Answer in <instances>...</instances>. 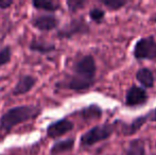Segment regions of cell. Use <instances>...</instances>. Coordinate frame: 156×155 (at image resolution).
<instances>
[{
  "label": "cell",
  "instance_id": "obj_9",
  "mask_svg": "<svg viewBox=\"0 0 156 155\" xmlns=\"http://www.w3.org/2000/svg\"><path fill=\"white\" fill-rule=\"evenodd\" d=\"M37 83V79L32 75H21L18 78V81L12 89L13 96H23L29 93L35 87Z\"/></svg>",
  "mask_w": 156,
  "mask_h": 155
},
{
  "label": "cell",
  "instance_id": "obj_15",
  "mask_svg": "<svg viewBox=\"0 0 156 155\" xmlns=\"http://www.w3.org/2000/svg\"><path fill=\"white\" fill-rule=\"evenodd\" d=\"M124 155H147L144 141L140 138L131 140L124 150Z\"/></svg>",
  "mask_w": 156,
  "mask_h": 155
},
{
  "label": "cell",
  "instance_id": "obj_3",
  "mask_svg": "<svg viewBox=\"0 0 156 155\" xmlns=\"http://www.w3.org/2000/svg\"><path fill=\"white\" fill-rule=\"evenodd\" d=\"M114 132H115V124L103 123L94 125L81 136L80 146L83 148L93 147L96 143L108 139Z\"/></svg>",
  "mask_w": 156,
  "mask_h": 155
},
{
  "label": "cell",
  "instance_id": "obj_14",
  "mask_svg": "<svg viewBox=\"0 0 156 155\" xmlns=\"http://www.w3.org/2000/svg\"><path fill=\"white\" fill-rule=\"evenodd\" d=\"M103 111L97 104H90V105L83 107L82 110L79 111V115L84 120H98L102 117Z\"/></svg>",
  "mask_w": 156,
  "mask_h": 155
},
{
  "label": "cell",
  "instance_id": "obj_2",
  "mask_svg": "<svg viewBox=\"0 0 156 155\" xmlns=\"http://www.w3.org/2000/svg\"><path fill=\"white\" fill-rule=\"evenodd\" d=\"M41 112L43 108L34 104L17 105L9 108L0 117V130L3 132H10L18 124L36 119L41 116Z\"/></svg>",
  "mask_w": 156,
  "mask_h": 155
},
{
  "label": "cell",
  "instance_id": "obj_11",
  "mask_svg": "<svg viewBox=\"0 0 156 155\" xmlns=\"http://www.w3.org/2000/svg\"><path fill=\"white\" fill-rule=\"evenodd\" d=\"M148 120H149V113L146 115H142V116L135 118L131 123L129 124L124 123L123 126H122V134L125 135V136H131V135L136 134L147 123Z\"/></svg>",
  "mask_w": 156,
  "mask_h": 155
},
{
  "label": "cell",
  "instance_id": "obj_22",
  "mask_svg": "<svg viewBox=\"0 0 156 155\" xmlns=\"http://www.w3.org/2000/svg\"><path fill=\"white\" fill-rule=\"evenodd\" d=\"M149 120H151V121H156V108H154V110L149 113Z\"/></svg>",
  "mask_w": 156,
  "mask_h": 155
},
{
  "label": "cell",
  "instance_id": "obj_23",
  "mask_svg": "<svg viewBox=\"0 0 156 155\" xmlns=\"http://www.w3.org/2000/svg\"><path fill=\"white\" fill-rule=\"evenodd\" d=\"M152 21H153V23H156V14L154 15V16L152 17Z\"/></svg>",
  "mask_w": 156,
  "mask_h": 155
},
{
  "label": "cell",
  "instance_id": "obj_19",
  "mask_svg": "<svg viewBox=\"0 0 156 155\" xmlns=\"http://www.w3.org/2000/svg\"><path fill=\"white\" fill-rule=\"evenodd\" d=\"M86 3L87 2L85 1V0H67V1H66L68 11H69L71 14L82 10V9L86 5Z\"/></svg>",
  "mask_w": 156,
  "mask_h": 155
},
{
  "label": "cell",
  "instance_id": "obj_12",
  "mask_svg": "<svg viewBox=\"0 0 156 155\" xmlns=\"http://www.w3.org/2000/svg\"><path fill=\"white\" fill-rule=\"evenodd\" d=\"M76 145V139L74 138H67L64 140L56 141L50 149V155H60L63 153H67L73 150Z\"/></svg>",
  "mask_w": 156,
  "mask_h": 155
},
{
  "label": "cell",
  "instance_id": "obj_5",
  "mask_svg": "<svg viewBox=\"0 0 156 155\" xmlns=\"http://www.w3.org/2000/svg\"><path fill=\"white\" fill-rule=\"evenodd\" d=\"M133 55L136 60H156V39L150 35L136 41L133 49Z\"/></svg>",
  "mask_w": 156,
  "mask_h": 155
},
{
  "label": "cell",
  "instance_id": "obj_18",
  "mask_svg": "<svg viewBox=\"0 0 156 155\" xmlns=\"http://www.w3.org/2000/svg\"><path fill=\"white\" fill-rule=\"evenodd\" d=\"M12 47L11 46H4L0 50V67L9 64L12 60Z\"/></svg>",
  "mask_w": 156,
  "mask_h": 155
},
{
  "label": "cell",
  "instance_id": "obj_6",
  "mask_svg": "<svg viewBox=\"0 0 156 155\" xmlns=\"http://www.w3.org/2000/svg\"><path fill=\"white\" fill-rule=\"evenodd\" d=\"M32 27L41 32H50L55 30L60 26V20L53 14L34 15L30 20Z\"/></svg>",
  "mask_w": 156,
  "mask_h": 155
},
{
  "label": "cell",
  "instance_id": "obj_24",
  "mask_svg": "<svg viewBox=\"0 0 156 155\" xmlns=\"http://www.w3.org/2000/svg\"><path fill=\"white\" fill-rule=\"evenodd\" d=\"M155 147H156V143H155Z\"/></svg>",
  "mask_w": 156,
  "mask_h": 155
},
{
  "label": "cell",
  "instance_id": "obj_10",
  "mask_svg": "<svg viewBox=\"0 0 156 155\" xmlns=\"http://www.w3.org/2000/svg\"><path fill=\"white\" fill-rule=\"evenodd\" d=\"M29 49L33 52H36L39 54H49L55 51L56 46L53 43H49L44 39L33 38L31 43L29 44Z\"/></svg>",
  "mask_w": 156,
  "mask_h": 155
},
{
  "label": "cell",
  "instance_id": "obj_17",
  "mask_svg": "<svg viewBox=\"0 0 156 155\" xmlns=\"http://www.w3.org/2000/svg\"><path fill=\"white\" fill-rule=\"evenodd\" d=\"M100 3L111 11H118L129 3L127 0H100Z\"/></svg>",
  "mask_w": 156,
  "mask_h": 155
},
{
  "label": "cell",
  "instance_id": "obj_4",
  "mask_svg": "<svg viewBox=\"0 0 156 155\" xmlns=\"http://www.w3.org/2000/svg\"><path fill=\"white\" fill-rule=\"evenodd\" d=\"M90 33V27L83 16L72 18L69 23L58 30L56 36L60 39H70L76 35H86Z\"/></svg>",
  "mask_w": 156,
  "mask_h": 155
},
{
  "label": "cell",
  "instance_id": "obj_20",
  "mask_svg": "<svg viewBox=\"0 0 156 155\" xmlns=\"http://www.w3.org/2000/svg\"><path fill=\"white\" fill-rule=\"evenodd\" d=\"M89 17L96 23H101L105 18V11L101 8H93L89 11Z\"/></svg>",
  "mask_w": 156,
  "mask_h": 155
},
{
  "label": "cell",
  "instance_id": "obj_8",
  "mask_svg": "<svg viewBox=\"0 0 156 155\" xmlns=\"http://www.w3.org/2000/svg\"><path fill=\"white\" fill-rule=\"evenodd\" d=\"M148 93L144 87L132 85L125 93L124 104L127 107H136V106L144 105L148 101Z\"/></svg>",
  "mask_w": 156,
  "mask_h": 155
},
{
  "label": "cell",
  "instance_id": "obj_21",
  "mask_svg": "<svg viewBox=\"0 0 156 155\" xmlns=\"http://www.w3.org/2000/svg\"><path fill=\"white\" fill-rule=\"evenodd\" d=\"M14 4L13 0H0V9L1 10H6L10 6H12Z\"/></svg>",
  "mask_w": 156,
  "mask_h": 155
},
{
  "label": "cell",
  "instance_id": "obj_13",
  "mask_svg": "<svg viewBox=\"0 0 156 155\" xmlns=\"http://www.w3.org/2000/svg\"><path fill=\"white\" fill-rule=\"evenodd\" d=\"M136 79L137 81L142 85V87H146V88H152L154 86L155 78L153 72L147 67L144 68H140L139 70L136 72Z\"/></svg>",
  "mask_w": 156,
  "mask_h": 155
},
{
  "label": "cell",
  "instance_id": "obj_1",
  "mask_svg": "<svg viewBox=\"0 0 156 155\" xmlns=\"http://www.w3.org/2000/svg\"><path fill=\"white\" fill-rule=\"evenodd\" d=\"M96 76V61L91 54H85L74 61L71 66V72L63 80L56 82L55 87L74 93H82L94 86Z\"/></svg>",
  "mask_w": 156,
  "mask_h": 155
},
{
  "label": "cell",
  "instance_id": "obj_7",
  "mask_svg": "<svg viewBox=\"0 0 156 155\" xmlns=\"http://www.w3.org/2000/svg\"><path fill=\"white\" fill-rule=\"evenodd\" d=\"M73 128L74 123L71 120L67 119V118H62V119L51 122L46 129V134H47L48 138L58 139L71 132Z\"/></svg>",
  "mask_w": 156,
  "mask_h": 155
},
{
  "label": "cell",
  "instance_id": "obj_16",
  "mask_svg": "<svg viewBox=\"0 0 156 155\" xmlns=\"http://www.w3.org/2000/svg\"><path fill=\"white\" fill-rule=\"evenodd\" d=\"M32 5L36 10L46 11V12L50 13L56 12V11L62 9V5L58 2L48 1V0H34V1H32Z\"/></svg>",
  "mask_w": 156,
  "mask_h": 155
}]
</instances>
